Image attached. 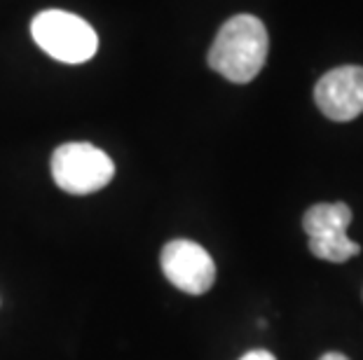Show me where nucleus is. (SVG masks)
I'll return each mask as SVG.
<instances>
[{
	"mask_svg": "<svg viewBox=\"0 0 363 360\" xmlns=\"http://www.w3.org/2000/svg\"><path fill=\"white\" fill-rule=\"evenodd\" d=\"M239 360H277V358L265 349H253V351H249V354H244Z\"/></svg>",
	"mask_w": 363,
	"mask_h": 360,
	"instance_id": "obj_8",
	"label": "nucleus"
},
{
	"mask_svg": "<svg viewBox=\"0 0 363 360\" xmlns=\"http://www.w3.org/2000/svg\"><path fill=\"white\" fill-rule=\"evenodd\" d=\"M310 250L312 255L328 260V262H345V260L359 255L361 246L347 236V229H337V232L310 236Z\"/></svg>",
	"mask_w": 363,
	"mask_h": 360,
	"instance_id": "obj_7",
	"label": "nucleus"
},
{
	"mask_svg": "<svg viewBox=\"0 0 363 360\" xmlns=\"http://www.w3.org/2000/svg\"><path fill=\"white\" fill-rule=\"evenodd\" d=\"M113 175V159L91 143H64L52 155V178L68 194L99 192Z\"/></svg>",
	"mask_w": 363,
	"mask_h": 360,
	"instance_id": "obj_3",
	"label": "nucleus"
},
{
	"mask_svg": "<svg viewBox=\"0 0 363 360\" xmlns=\"http://www.w3.org/2000/svg\"><path fill=\"white\" fill-rule=\"evenodd\" d=\"M269 37L265 24L253 14H237L220 26L208 50V66L237 84L251 82L267 61Z\"/></svg>",
	"mask_w": 363,
	"mask_h": 360,
	"instance_id": "obj_1",
	"label": "nucleus"
},
{
	"mask_svg": "<svg viewBox=\"0 0 363 360\" xmlns=\"http://www.w3.org/2000/svg\"><path fill=\"white\" fill-rule=\"evenodd\" d=\"M314 101L328 120L350 122L363 112V66H340L321 75Z\"/></svg>",
	"mask_w": 363,
	"mask_h": 360,
	"instance_id": "obj_5",
	"label": "nucleus"
},
{
	"mask_svg": "<svg viewBox=\"0 0 363 360\" xmlns=\"http://www.w3.org/2000/svg\"><path fill=\"white\" fill-rule=\"evenodd\" d=\"M319 360H350V358L342 356V354H326V356H321Z\"/></svg>",
	"mask_w": 363,
	"mask_h": 360,
	"instance_id": "obj_9",
	"label": "nucleus"
},
{
	"mask_svg": "<svg viewBox=\"0 0 363 360\" xmlns=\"http://www.w3.org/2000/svg\"><path fill=\"white\" fill-rule=\"evenodd\" d=\"M162 272L188 295H204L216 281V265L204 246L188 239H174L162 248Z\"/></svg>",
	"mask_w": 363,
	"mask_h": 360,
	"instance_id": "obj_4",
	"label": "nucleus"
},
{
	"mask_svg": "<svg viewBox=\"0 0 363 360\" xmlns=\"http://www.w3.org/2000/svg\"><path fill=\"white\" fill-rule=\"evenodd\" d=\"M30 33L38 47L64 64H84L96 54V30L78 14L64 10H45L35 14Z\"/></svg>",
	"mask_w": 363,
	"mask_h": 360,
	"instance_id": "obj_2",
	"label": "nucleus"
},
{
	"mask_svg": "<svg viewBox=\"0 0 363 360\" xmlns=\"http://www.w3.org/2000/svg\"><path fill=\"white\" fill-rule=\"evenodd\" d=\"M352 222V209L342 202L337 204H314L303 216V229L307 236H319L337 229H347Z\"/></svg>",
	"mask_w": 363,
	"mask_h": 360,
	"instance_id": "obj_6",
	"label": "nucleus"
}]
</instances>
